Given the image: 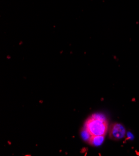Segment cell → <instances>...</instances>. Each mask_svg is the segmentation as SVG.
<instances>
[{
    "instance_id": "6da1fadb",
    "label": "cell",
    "mask_w": 139,
    "mask_h": 156,
    "mask_svg": "<svg viewBox=\"0 0 139 156\" xmlns=\"http://www.w3.org/2000/svg\"><path fill=\"white\" fill-rule=\"evenodd\" d=\"M84 127L91 136H105L108 131V122L102 115H94L87 119Z\"/></svg>"
},
{
    "instance_id": "3957f363",
    "label": "cell",
    "mask_w": 139,
    "mask_h": 156,
    "mask_svg": "<svg viewBox=\"0 0 139 156\" xmlns=\"http://www.w3.org/2000/svg\"><path fill=\"white\" fill-rule=\"evenodd\" d=\"M104 136H92L88 143L91 146H99L104 141Z\"/></svg>"
},
{
    "instance_id": "277c9868",
    "label": "cell",
    "mask_w": 139,
    "mask_h": 156,
    "mask_svg": "<svg viewBox=\"0 0 139 156\" xmlns=\"http://www.w3.org/2000/svg\"><path fill=\"white\" fill-rule=\"evenodd\" d=\"M81 135H82V137L84 139V140H85V141H89V140L90 139V137L92 136L91 134L89 133V132L87 131V129L85 127L84 128V129L82 131Z\"/></svg>"
},
{
    "instance_id": "7a4b0ae2",
    "label": "cell",
    "mask_w": 139,
    "mask_h": 156,
    "mask_svg": "<svg viewBox=\"0 0 139 156\" xmlns=\"http://www.w3.org/2000/svg\"><path fill=\"white\" fill-rule=\"evenodd\" d=\"M126 129L122 124L114 123L111 126L109 130L110 137L114 140H120L126 136Z\"/></svg>"
}]
</instances>
